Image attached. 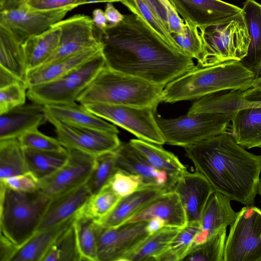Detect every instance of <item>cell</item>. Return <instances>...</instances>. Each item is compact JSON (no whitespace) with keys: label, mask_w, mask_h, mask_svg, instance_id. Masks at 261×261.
I'll return each mask as SVG.
<instances>
[{"label":"cell","mask_w":261,"mask_h":261,"mask_svg":"<svg viewBox=\"0 0 261 261\" xmlns=\"http://www.w3.org/2000/svg\"><path fill=\"white\" fill-rule=\"evenodd\" d=\"M95 30L106 65L114 70L165 87L195 66L193 58L172 49L134 13L104 32Z\"/></svg>","instance_id":"obj_1"},{"label":"cell","mask_w":261,"mask_h":261,"mask_svg":"<svg viewBox=\"0 0 261 261\" xmlns=\"http://www.w3.org/2000/svg\"><path fill=\"white\" fill-rule=\"evenodd\" d=\"M184 148L196 172L214 191L231 200L254 205L259 191L261 155L247 151L227 132Z\"/></svg>","instance_id":"obj_2"},{"label":"cell","mask_w":261,"mask_h":261,"mask_svg":"<svg viewBox=\"0 0 261 261\" xmlns=\"http://www.w3.org/2000/svg\"><path fill=\"white\" fill-rule=\"evenodd\" d=\"M254 81L253 72L240 61L207 67L195 65L164 87L161 101L174 103L196 100L220 92L244 91L252 87Z\"/></svg>","instance_id":"obj_3"},{"label":"cell","mask_w":261,"mask_h":261,"mask_svg":"<svg viewBox=\"0 0 261 261\" xmlns=\"http://www.w3.org/2000/svg\"><path fill=\"white\" fill-rule=\"evenodd\" d=\"M164 87L105 65L79 95L76 101L81 105L101 102L157 108L161 102Z\"/></svg>","instance_id":"obj_4"},{"label":"cell","mask_w":261,"mask_h":261,"mask_svg":"<svg viewBox=\"0 0 261 261\" xmlns=\"http://www.w3.org/2000/svg\"><path fill=\"white\" fill-rule=\"evenodd\" d=\"M50 199L40 190L20 192L1 184V236L21 248L37 232Z\"/></svg>","instance_id":"obj_5"},{"label":"cell","mask_w":261,"mask_h":261,"mask_svg":"<svg viewBox=\"0 0 261 261\" xmlns=\"http://www.w3.org/2000/svg\"><path fill=\"white\" fill-rule=\"evenodd\" d=\"M199 28L203 48L197 66L241 61L247 56L250 38L243 11L205 28Z\"/></svg>","instance_id":"obj_6"},{"label":"cell","mask_w":261,"mask_h":261,"mask_svg":"<svg viewBox=\"0 0 261 261\" xmlns=\"http://www.w3.org/2000/svg\"><path fill=\"white\" fill-rule=\"evenodd\" d=\"M155 118L165 143L183 148L227 132L230 124V116L222 113L165 118L156 113Z\"/></svg>","instance_id":"obj_7"},{"label":"cell","mask_w":261,"mask_h":261,"mask_svg":"<svg viewBox=\"0 0 261 261\" xmlns=\"http://www.w3.org/2000/svg\"><path fill=\"white\" fill-rule=\"evenodd\" d=\"M105 65L102 53L60 77L29 87L27 97L43 105L75 102Z\"/></svg>","instance_id":"obj_8"},{"label":"cell","mask_w":261,"mask_h":261,"mask_svg":"<svg viewBox=\"0 0 261 261\" xmlns=\"http://www.w3.org/2000/svg\"><path fill=\"white\" fill-rule=\"evenodd\" d=\"M82 105L93 114L126 129L139 139L160 145L166 143L155 118L157 108L101 102Z\"/></svg>","instance_id":"obj_9"},{"label":"cell","mask_w":261,"mask_h":261,"mask_svg":"<svg viewBox=\"0 0 261 261\" xmlns=\"http://www.w3.org/2000/svg\"><path fill=\"white\" fill-rule=\"evenodd\" d=\"M223 261H261V210L246 205L238 212L226 238Z\"/></svg>","instance_id":"obj_10"},{"label":"cell","mask_w":261,"mask_h":261,"mask_svg":"<svg viewBox=\"0 0 261 261\" xmlns=\"http://www.w3.org/2000/svg\"><path fill=\"white\" fill-rule=\"evenodd\" d=\"M147 224V221L125 223L112 228L97 224L98 261H125L150 236Z\"/></svg>","instance_id":"obj_11"},{"label":"cell","mask_w":261,"mask_h":261,"mask_svg":"<svg viewBox=\"0 0 261 261\" xmlns=\"http://www.w3.org/2000/svg\"><path fill=\"white\" fill-rule=\"evenodd\" d=\"M74 8L72 6L52 10H32L24 5L0 11V27L22 44L31 37L45 32L63 20Z\"/></svg>","instance_id":"obj_12"},{"label":"cell","mask_w":261,"mask_h":261,"mask_svg":"<svg viewBox=\"0 0 261 261\" xmlns=\"http://www.w3.org/2000/svg\"><path fill=\"white\" fill-rule=\"evenodd\" d=\"M57 139L66 149L94 156L116 150L121 143L118 134L60 121H53Z\"/></svg>","instance_id":"obj_13"},{"label":"cell","mask_w":261,"mask_h":261,"mask_svg":"<svg viewBox=\"0 0 261 261\" xmlns=\"http://www.w3.org/2000/svg\"><path fill=\"white\" fill-rule=\"evenodd\" d=\"M67 150L69 156L65 164L39 181V190L50 198L86 183L94 167L95 156L75 149Z\"/></svg>","instance_id":"obj_14"},{"label":"cell","mask_w":261,"mask_h":261,"mask_svg":"<svg viewBox=\"0 0 261 261\" xmlns=\"http://www.w3.org/2000/svg\"><path fill=\"white\" fill-rule=\"evenodd\" d=\"M55 25L61 29L59 44L44 65L102 44L95 33L92 18L88 15L75 14Z\"/></svg>","instance_id":"obj_15"},{"label":"cell","mask_w":261,"mask_h":261,"mask_svg":"<svg viewBox=\"0 0 261 261\" xmlns=\"http://www.w3.org/2000/svg\"><path fill=\"white\" fill-rule=\"evenodd\" d=\"M184 21L205 28L243 11L221 0H169Z\"/></svg>","instance_id":"obj_16"},{"label":"cell","mask_w":261,"mask_h":261,"mask_svg":"<svg viewBox=\"0 0 261 261\" xmlns=\"http://www.w3.org/2000/svg\"><path fill=\"white\" fill-rule=\"evenodd\" d=\"M179 196L187 221H200L204 207L214 191L209 181L197 172L179 176L172 189Z\"/></svg>","instance_id":"obj_17"},{"label":"cell","mask_w":261,"mask_h":261,"mask_svg":"<svg viewBox=\"0 0 261 261\" xmlns=\"http://www.w3.org/2000/svg\"><path fill=\"white\" fill-rule=\"evenodd\" d=\"M117 168L142 178L145 187H160L172 190L169 177L153 166L128 142H121L115 150Z\"/></svg>","instance_id":"obj_18"},{"label":"cell","mask_w":261,"mask_h":261,"mask_svg":"<svg viewBox=\"0 0 261 261\" xmlns=\"http://www.w3.org/2000/svg\"><path fill=\"white\" fill-rule=\"evenodd\" d=\"M92 195L87 182L50 199L37 232L74 217Z\"/></svg>","instance_id":"obj_19"},{"label":"cell","mask_w":261,"mask_h":261,"mask_svg":"<svg viewBox=\"0 0 261 261\" xmlns=\"http://www.w3.org/2000/svg\"><path fill=\"white\" fill-rule=\"evenodd\" d=\"M230 201L222 193L216 191L213 192L203 210L200 220V230L194 239L193 247L204 242L234 221L238 212L232 208Z\"/></svg>","instance_id":"obj_20"},{"label":"cell","mask_w":261,"mask_h":261,"mask_svg":"<svg viewBox=\"0 0 261 261\" xmlns=\"http://www.w3.org/2000/svg\"><path fill=\"white\" fill-rule=\"evenodd\" d=\"M47 121L43 105L33 102L17 107L0 115V140L17 139Z\"/></svg>","instance_id":"obj_21"},{"label":"cell","mask_w":261,"mask_h":261,"mask_svg":"<svg viewBox=\"0 0 261 261\" xmlns=\"http://www.w3.org/2000/svg\"><path fill=\"white\" fill-rule=\"evenodd\" d=\"M154 217L162 219L164 221L165 226H167L181 228L188 222L186 212L180 198L172 190L162 194L125 223L148 221Z\"/></svg>","instance_id":"obj_22"},{"label":"cell","mask_w":261,"mask_h":261,"mask_svg":"<svg viewBox=\"0 0 261 261\" xmlns=\"http://www.w3.org/2000/svg\"><path fill=\"white\" fill-rule=\"evenodd\" d=\"M44 106L47 121L50 123L60 121L116 134L119 132L115 125L93 114L83 105L75 102Z\"/></svg>","instance_id":"obj_23"},{"label":"cell","mask_w":261,"mask_h":261,"mask_svg":"<svg viewBox=\"0 0 261 261\" xmlns=\"http://www.w3.org/2000/svg\"><path fill=\"white\" fill-rule=\"evenodd\" d=\"M103 44L56 60L28 71L25 86L29 87L60 77L102 53Z\"/></svg>","instance_id":"obj_24"},{"label":"cell","mask_w":261,"mask_h":261,"mask_svg":"<svg viewBox=\"0 0 261 261\" xmlns=\"http://www.w3.org/2000/svg\"><path fill=\"white\" fill-rule=\"evenodd\" d=\"M168 191L166 188L160 187L140 189L122 197L111 213L97 223L107 228L118 227Z\"/></svg>","instance_id":"obj_25"},{"label":"cell","mask_w":261,"mask_h":261,"mask_svg":"<svg viewBox=\"0 0 261 261\" xmlns=\"http://www.w3.org/2000/svg\"><path fill=\"white\" fill-rule=\"evenodd\" d=\"M230 133L247 149L261 148V108L247 107L230 116Z\"/></svg>","instance_id":"obj_26"},{"label":"cell","mask_w":261,"mask_h":261,"mask_svg":"<svg viewBox=\"0 0 261 261\" xmlns=\"http://www.w3.org/2000/svg\"><path fill=\"white\" fill-rule=\"evenodd\" d=\"M60 37L61 29L54 25L45 32L31 37L22 44L27 72L45 63L56 50Z\"/></svg>","instance_id":"obj_27"},{"label":"cell","mask_w":261,"mask_h":261,"mask_svg":"<svg viewBox=\"0 0 261 261\" xmlns=\"http://www.w3.org/2000/svg\"><path fill=\"white\" fill-rule=\"evenodd\" d=\"M129 142L153 166L168 174L172 189L176 179L188 171L178 157L164 149L162 145L139 139H131Z\"/></svg>","instance_id":"obj_28"},{"label":"cell","mask_w":261,"mask_h":261,"mask_svg":"<svg viewBox=\"0 0 261 261\" xmlns=\"http://www.w3.org/2000/svg\"><path fill=\"white\" fill-rule=\"evenodd\" d=\"M75 216L44 230L37 232L18 249L11 261H43L54 243L72 224Z\"/></svg>","instance_id":"obj_29"},{"label":"cell","mask_w":261,"mask_h":261,"mask_svg":"<svg viewBox=\"0 0 261 261\" xmlns=\"http://www.w3.org/2000/svg\"><path fill=\"white\" fill-rule=\"evenodd\" d=\"M242 91L220 92L196 99L187 114L222 113L230 117L235 111L249 106L250 100L244 97Z\"/></svg>","instance_id":"obj_30"},{"label":"cell","mask_w":261,"mask_h":261,"mask_svg":"<svg viewBox=\"0 0 261 261\" xmlns=\"http://www.w3.org/2000/svg\"><path fill=\"white\" fill-rule=\"evenodd\" d=\"M28 170L39 181L49 176L67 162V149L63 151H44L24 148Z\"/></svg>","instance_id":"obj_31"},{"label":"cell","mask_w":261,"mask_h":261,"mask_svg":"<svg viewBox=\"0 0 261 261\" xmlns=\"http://www.w3.org/2000/svg\"><path fill=\"white\" fill-rule=\"evenodd\" d=\"M180 229L164 226L150 235L126 258L125 261H158L160 256L168 250L172 241Z\"/></svg>","instance_id":"obj_32"},{"label":"cell","mask_w":261,"mask_h":261,"mask_svg":"<svg viewBox=\"0 0 261 261\" xmlns=\"http://www.w3.org/2000/svg\"><path fill=\"white\" fill-rule=\"evenodd\" d=\"M242 10L250 42L247 55L241 62L252 71L261 59V4L255 0H246Z\"/></svg>","instance_id":"obj_33"},{"label":"cell","mask_w":261,"mask_h":261,"mask_svg":"<svg viewBox=\"0 0 261 261\" xmlns=\"http://www.w3.org/2000/svg\"><path fill=\"white\" fill-rule=\"evenodd\" d=\"M0 66L11 72L25 86L27 71L22 44L1 27Z\"/></svg>","instance_id":"obj_34"},{"label":"cell","mask_w":261,"mask_h":261,"mask_svg":"<svg viewBox=\"0 0 261 261\" xmlns=\"http://www.w3.org/2000/svg\"><path fill=\"white\" fill-rule=\"evenodd\" d=\"M73 226L81 261H98L97 223L91 218L77 214Z\"/></svg>","instance_id":"obj_35"},{"label":"cell","mask_w":261,"mask_h":261,"mask_svg":"<svg viewBox=\"0 0 261 261\" xmlns=\"http://www.w3.org/2000/svg\"><path fill=\"white\" fill-rule=\"evenodd\" d=\"M28 172L24 148L18 139L0 140V180Z\"/></svg>","instance_id":"obj_36"},{"label":"cell","mask_w":261,"mask_h":261,"mask_svg":"<svg viewBox=\"0 0 261 261\" xmlns=\"http://www.w3.org/2000/svg\"><path fill=\"white\" fill-rule=\"evenodd\" d=\"M122 198L108 184L92 194L77 214L98 223L111 213Z\"/></svg>","instance_id":"obj_37"},{"label":"cell","mask_w":261,"mask_h":261,"mask_svg":"<svg viewBox=\"0 0 261 261\" xmlns=\"http://www.w3.org/2000/svg\"><path fill=\"white\" fill-rule=\"evenodd\" d=\"M200 221L187 222L172 241L168 250L158 261H181L193 248L194 239L200 230Z\"/></svg>","instance_id":"obj_38"},{"label":"cell","mask_w":261,"mask_h":261,"mask_svg":"<svg viewBox=\"0 0 261 261\" xmlns=\"http://www.w3.org/2000/svg\"><path fill=\"white\" fill-rule=\"evenodd\" d=\"M226 239V228H223L194 247L182 260L223 261Z\"/></svg>","instance_id":"obj_39"},{"label":"cell","mask_w":261,"mask_h":261,"mask_svg":"<svg viewBox=\"0 0 261 261\" xmlns=\"http://www.w3.org/2000/svg\"><path fill=\"white\" fill-rule=\"evenodd\" d=\"M43 261H81L73 223L54 243Z\"/></svg>","instance_id":"obj_40"},{"label":"cell","mask_w":261,"mask_h":261,"mask_svg":"<svg viewBox=\"0 0 261 261\" xmlns=\"http://www.w3.org/2000/svg\"><path fill=\"white\" fill-rule=\"evenodd\" d=\"M115 151L95 156L94 167L87 181L92 194L97 193L108 185L117 170Z\"/></svg>","instance_id":"obj_41"},{"label":"cell","mask_w":261,"mask_h":261,"mask_svg":"<svg viewBox=\"0 0 261 261\" xmlns=\"http://www.w3.org/2000/svg\"><path fill=\"white\" fill-rule=\"evenodd\" d=\"M184 32L172 36L182 50L192 58L198 60L202 53V40L200 28L189 21H184Z\"/></svg>","instance_id":"obj_42"},{"label":"cell","mask_w":261,"mask_h":261,"mask_svg":"<svg viewBox=\"0 0 261 261\" xmlns=\"http://www.w3.org/2000/svg\"><path fill=\"white\" fill-rule=\"evenodd\" d=\"M141 18L150 29L174 50L186 54L174 39L172 34L164 23L155 15L144 0H136ZM189 56V55H188Z\"/></svg>","instance_id":"obj_43"},{"label":"cell","mask_w":261,"mask_h":261,"mask_svg":"<svg viewBox=\"0 0 261 261\" xmlns=\"http://www.w3.org/2000/svg\"><path fill=\"white\" fill-rule=\"evenodd\" d=\"M17 139L23 148L44 151H63L66 149L57 138L42 134L38 128L28 131Z\"/></svg>","instance_id":"obj_44"},{"label":"cell","mask_w":261,"mask_h":261,"mask_svg":"<svg viewBox=\"0 0 261 261\" xmlns=\"http://www.w3.org/2000/svg\"><path fill=\"white\" fill-rule=\"evenodd\" d=\"M109 185L111 189L121 197L146 188L140 177L127 174L118 169L110 179Z\"/></svg>","instance_id":"obj_45"},{"label":"cell","mask_w":261,"mask_h":261,"mask_svg":"<svg viewBox=\"0 0 261 261\" xmlns=\"http://www.w3.org/2000/svg\"><path fill=\"white\" fill-rule=\"evenodd\" d=\"M27 90L21 83L0 88V115L25 104Z\"/></svg>","instance_id":"obj_46"},{"label":"cell","mask_w":261,"mask_h":261,"mask_svg":"<svg viewBox=\"0 0 261 261\" xmlns=\"http://www.w3.org/2000/svg\"><path fill=\"white\" fill-rule=\"evenodd\" d=\"M0 181L7 188L17 192L29 193L40 189L39 180L30 172L11 176Z\"/></svg>","instance_id":"obj_47"},{"label":"cell","mask_w":261,"mask_h":261,"mask_svg":"<svg viewBox=\"0 0 261 261\" xmlns=\"http://www.w3.org/2000/svg\"><path fill=\"white\" fill-rule=\"evenodd\" d=\"M155 15L168 29V21H174L179 15L169 0H144Z\"/></svg>","instance_id":"obj_48"},{"label":"cell","mask_w":261,"mask_h":261,"mask_svg":"<svg viewBox=\"0 0 261 261\" xmlns=\"http://www.w3.org/2000/svg\"><path fill=\"white\" fill-rule=\"evenodd\" d=\"M79 0H28L24 5L32 10H52L77 7Z\"/></svg>","instance_id":"obj_49"},{"label":"cell","mask_w":261,"mask_h":261,"mask_svg":"<svg viewBox=\"0 0 261 261\" xmlns=\"http://www.w3.org/2000/svg\"><path fill=\"white\" fill-rule=\"evenodd\" d=\"M104 12L108 21V28L116 26L124 18V15L116 9L112 2L107 3Z\"/></svg>","instance_id":"obj_50"},{"label":"cell","mask_w":261,"mask_h":261,"mask_svg":"<svg viewBox=\"0 0 261 261\" xmlns=\"http://www.w3.org/2000/svg\"><path fill=\"white\" fill-rule=\"evenodd\" d=\"M92 19L95 28L100 32L105 31L108 28V21L105 12L100 9H96L92 12Z\"/></svg>","instance_id":"obj_51"},{"label":"cell","mask_w":261,"mask_h":261,"mask_svg":"<svg viewBox=\"0 0 261 261\" xmlns=\"http://www.w3.org/2000/svg\"><path fill=\"white\" fill-rule=\"evenodd\" d=\"M244 97L250 100H261V78L254 81L251 88L242 91Z\"/></svg>","instance_id":"obj_52"},{"label":"cell","mask_w":261,"mask_h":261,"mask_svg":"<svg viewBox=\"0 0 261 261\" xmlns=\"http://www.w3.org/2000/svg\"><path fill=\"white\" fill-rule=\"evenodd\" d=\"M16 83L21 82L11 72L0 66V88Z\"/></svg>","instance_id":"obj_53"},{"label":"cell","mask_w":261,"mask_h":261,"mask_svg":"<svg viewBox=\"0 0 261 261\" xmlns=\"http://www.w3.org/2000/svg\"><path fill=\"white\" fill-rule=\"evenodd\" d=\"M165 226V223L164 220L159 217H154L147 221L146 228L149 233L151 235L159 231Z\"/></svg>","instance_id":"obj_54"},{"label":"cell","mask_w":261,"mask_h":261,"mask_svg":"<svg viewBox=\"0 0 261 261\" xmlns=\"http://www.w3.org/2000/svg\"><path fill=\"white\" fill-rule=\"evenodd\" d=\"M28 0H0V11L18 8Z\"/></svg>","instance_id":"obj_55"},{"label":"cell","mask_w":261,"mask_h":261,"mask_svg":"<svg viewBox=\"0 0 261 261\" xmlns=\"http://www.w3.org/2000/svg\"><path fill=\"white\" fill-rule=\"evenodd\" d=\"M121 3L125 6L132 13L141 17V13L136 0H121Z\"/></svg>","instance_id":"obj_56"},{"label":"cell","mask_w":261,"mask_h":261,"mask_svg":"<svg viewBox=\"0 0 261 261\" xmlns=\"http://www.w3.org/2000/svg\"><path fill=\"white\" fill-rule=\"evenodd\" d=\"M121 0H79L76 3L78 6L85 4L100 2H121Z\"/></svg>","instance_id":"obj_57"},{"label":"cell","mask_w":261,"mask_h":261,"mask_svg":"<svg viewBox=\"0 0 261 261\" xmlns=\"http://www.w3.org/2000/svg\"><path fill=\"white\" fill-rule=\"evenodd\" d=\"M252 71L254 75V81L261 78V59Z\"/></svg>","instance_id":"obj_58"},{"label":"cell","mask_w":261,"mask_h":261,"mask_svg":"<svg viewBox=\"0 0 261 261\" xmlns=\"http://www.w3.org/2000/svg\"><path fill=\"white\" fill-rule=\"evenodd\" d=\"M258 194H259V195L260 196V198H261V178H260V184H259Z\"/></svg>","instance_id":"obj_59"}]
</instances>
